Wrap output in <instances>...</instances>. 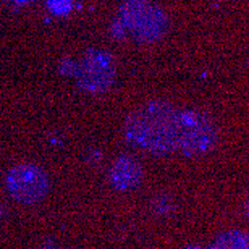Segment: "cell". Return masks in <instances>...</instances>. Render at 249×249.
I'll return each mask as SVG.
<instances>
[{"instance_id": "obj_1", "label": "cell", "mask_w": 249, "mask_h": 249, "mask_svg": "<svg viewBox=\"0 0 249 249\" xmlns=\"http://www.w3.org/2000/svg\"><path fill=\"white\" fill-rule=\"evenodd\" d=\"M181 108L167 101H151L129 113L123 131L131 146L154 156L178 152Z\"/></svg>"}, {"instance_id": "obj_2", "label": "cell", "mask_w": 249, "mask_h": 249, "mask_svg": "<svg viewBox=\"0 0 249 249\" xmlns=\"http://www.w3.org/2000/svg\"><path fill=\"white\" fill-rule=\"evenodd\" d=\"M168 31L165 10L152 0H124L112 21V34L117 39L147 44L162 39Z\"/></svg>"}, {"instance_id": "obj_3", "label": "cell", "mask_w": 249, "mask_h": 249, "mask_svg": "<svg viewBox=\"0 0 249 249\" xmlns=\"http://www.w3.org/2000/svg\"><path fill=\"white\" fill-rule=\"evenodd\" d=\"M78 89L88 94H102L112 88L117 76V63L112 53L102 49H89L79 60H73V73Z\"/></svg>"}, {"instance_id": "obj_4", "label": "cell", "mask_w": 249, "mask_h": 249, "mask_svg": "<svg viewBox=\"0 0 249 249\" xmlns=\"http://www.w3.org/2000/svg\"><path fill=\"white\" fill-rule=\"evenodd\" d=\"M218 134L212 118L196 108H181L178 152L186 157L204 156L217 144Z\"/></svg>"}, {"instance_id": "obj_5", "label": "cell", "mask_w": 249, "mask_h": 249, "mask_svg": "<svg viewBox=\"0 0 249 249\" xmlns=\"http://www.w3.org/2000/svg\"><path fill=\"white\" fill-rule=\"evenodd\" d=\"M5 183H7L10 196L26 206L42 201L51 188L46 170L31 162L18 163L10 168Z\"/></svg>"}, {"instance_id": "obj_6", "label": "cell", "mask_w": 249, "mask_h": 249, "mask_svg": "<svg viewBox=\"0 0 249 249\" xmlns=\"http://www.w3.org/2000/svg\"><path fill=\"white\" fill-rule=\"evenodd\" d=\"M108 180L118 191L136 188L142 180V168L138 160L129 156H120L108 170Z\"/></svg>"}, {"instance_id": "obj_7", "label": "cell", "mask_w": 249, "mask_h": 249, "mask_svg": "<svg viewBox=\"0 0 249 249\" xmlns=\"http://www.w3.org/2000/svg\"><path fill=\"white\" fill-rule=\"evenodd\" d=\"M211 249H249V233L240 230L222 233Z\"/></svg>"}, {"instance_id": "obj_8", "label": "cell", "mask_w": 249, "mask_h": 249, "mask_svg": "<svg viewBox=\"0 0 249 249\" xmlns=\"http://www.w3.org/2000/svg\"><path fill=\"white\" fill-rule=\"evenodd\" d=\"M47 8L53 17H68L74 8V0H47Z\"/></svg>"}, {"instance_id": "obj_9", "label": "cell", "mask_w": 249, "mask_h": 249, "mask_svg": "<svg viewBox=\"0 0 249 249\" xmlns=\"http://www.w3.org/2000/svg\"><path fill=\"white\" fill-rule=\"evenodd\" d=\"M13 2H17L19 5H26V3H31V2H36V0H13Z\"/></svg>"}, {"instance_id": "obj_10", "label": "cell", "mask_w": 249, "mask_h": 249, "mask_svg": "<svg viewBox=\"0 0 249 249\" xmlns=\"http://www.w3.org/2000/svg\"><path fill=\"white\" fill-rule=\"evenodd\" d=\"M188 249H201V248H197V246H196V248H194V246H191V248H188Z\"/></svg>"}]
</instances>
